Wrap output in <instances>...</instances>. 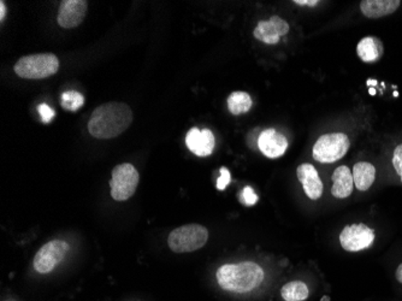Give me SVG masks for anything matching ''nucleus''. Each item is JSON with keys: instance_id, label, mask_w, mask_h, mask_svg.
<instances>
[{"instance_id": "1", "label": "nucleus", "mask_w": 402, "mask_h": 301, "mask_svg": "<svg viewBox=\"0 0 402 301\" xmlns=\"http://www.w3.org/2000/svg\"><path fill=\"white\" fill-rule=\"evenodd\" d=\"M133 111L127 104L106 103L95 108L88 122V131L97 139H113L127 131Z\"/></svg>"}, {"instance_id": "2", "label": "nucleus", "mask_w": 402, "mask_h": 301, "mask_svg": "<svg viewBox=\"0 0 402 301\" xmlns=\"http://www.w3.org/2000/svg\"><path fill=\"white\" fill-rule=\"evenodd\" d=\"M264 279L262 266L253 261H242L237 264H226L217 271L219 287L233 293L252 292Z\"/></svg>"}, {"instance_id": "3", "label": "nucleus", "mask_w": 402, "mask_h": 301, "mask_svg": "<svg viewBox=\"0 0 402 301\" xmlns=\"http://www.w3.org/2000/svg\"><path fill=\"white\" fill-rule=\"evenodd\" d=\"M59 60L55 54H39L26 56L15 65V72L22 79L41 80L58 72Z\"/></svg>"}, {"instance_id": "4", "label": "nucleus", "mask_w": 402, "mask_h": 301, "mask_svg": "<svg viewBox=\"0 0 402 301\" xmlns=\"http://www.w3.org/2000/svg\"><path fill=\"white\" fill-rule=\"evenodd\" d=\"M208 230L200 225H185L172 230L167 243L175 253H190L205 246L208 243Z\"/></svg>"}, {"instance_id": "5", "label": "nucleus", "mask_w": 402, "mask_h": 301, "mask_svg": "<svg viewBox=\"0 0 402 301\" xmlns=\"http://www.w3.org/2000/svg\"><path fill=\"white\" fill-rule=\"evenodd\" d=\"M351 146L348 136L344 133L321 135L312 149L313 158L319 163H335L346 156Z\"/></svg>"}, {"instance_id": "6", "label": "nucleus", "mask_w": 402, "mask_h": 301, "mask_svg": "<svg viewBox=\"0 0 402 301\" xmlns=\"http://www.w3.org/2000/svg\"><path fill=\"white\" fill-rule=\"evenodd\" d=\"M139 180V172L131 164H119L113 169L112 177L110 181L111 197L116 202L128 200L135 193Z\"/></svg>"}, {"instance_id": "7", "label": "nucleus", "mask_w": 402, "mask_h": 301, "mask_svg": "<svg viewBox=\"0 0 402 301\" xmlns=\"http://www.w3.org/2000/svg\"><path fill=\"white\" fill-rule=\"evenodd\" d=\"M69 245L62 240H53L46 243L34 257V268L40 274H49L68 253Z\"/></svg>"}, {"instance_id": "8", "label": "nucleus", "mask_w": 402, "mask_h": 301, "mask_svg": "<svg viewBox=\"0 0 402 301\" xmlns=\"http://www.w3.org/2000/svg\"><path fill=\"white\" fill-rule=\"evenodd\" d=\"M375 241V231L365 225L346 227L340 234V243L348 252H359L370 247Z\"/></svg>"}, {"instance_id": "9", "label": "nucleus", "mask_w": 402, "mask_h": 301, "mask_svg": "<svg viewBox=\"0 0 402 301\" xmlns=\"http://www.w3.org/2000/svg\"><path fill=\"white\" fill-rule=\"evenodd\" d=\"M290 32V24L278 16H272L269 21L258 23L254 29V38L267 45H275L280 41V36Z\"/></svg>"}, {"instance_id": "10", "label": "nucleus", "mask_w": 402, "mask_h": 301, "mask_svg": "<svg viewBox=\"0 0 402 301\" xmlns=\"http://www.w3.org/2000/svg\"><path fill=\"white\" fill-rule=\"evenodd\" d=\"M88 3L85 0H64L59 8L58 24L60 27L75 28L81 24L86 17Z\"/></svg>"}, {"instance_id": "11", "label": "nucleus", "mask_w": 402, "mask_h": 301, "mask_svg": "<svg viewBox=\"0 0 402 301\" xmlns=\"http://www.w3.org/2000/svg\"><path fill=\"white\" fill-rule=\"evenodd\" d=\"M258 147L264 156L274 159L285 154L288 147V141L285 135L280 134L275 129H267L259 136Z\"/></svg>"}, {"instance_id": "12", "label": "nucleus", "mask_w": 402, "mask_h": 301, "mask_svg": "<svg viewBox=\"0 0 402 301\" xmlns=\"http://www.w3.org/2000/svg\"><path fill=\"white\" fill-rule=\"evenodd\" d=\"M185 144L190 149V152L194 153L195 156L206 157L213 152L215 136H213L212 131L208 129L200 131L198 128H193L187 133Z\"/></svg>"}, {"instance_id": "13", "label": "nucleus", "mask_w": 402, "mask_h": 301, "mask_svg": "<svg viewBox=\"0 0 402 301\" xmlns=\"http://www.w3.org/2000/svg\"><path fill=\"white\" fill-rule=\"evenodd\" d=\"M296 175L301 184L303 190L308 198L312 200H318L323 194V182H321L319 174L316 168L312 164H301L299 165Z\"/></svg>"}, {"instance_id": "14", "label": "nucleus", "mask_w": 402, "mask_h": 301, "mask_svg": "<svg viewBox=\"0 0 402 301\" xmlns=\"http://www.w3.org/2000/svg\"><path fill=\"white\" fill-rule=\"evenodd\" d=\"M400 4V0H364L360 3V10L365 17L376 19L393 14Z\"/></svg>"}, {"instance_id": "15", "label": "nucleus", "mask_w": 402, "mask_h": 301, "mask_svg": "<svg viewBox=\"0 0 402 301\" xmlns=\"http://www.w3.org/2000/svg\"><path fill=\"white\" fill-rule=\"evenodd\" d=\"M333 187H331V194L335 198L344 199L348 198L352 194L354 188V181H353L352 171L349 168L339 167L333 174Z\"/></svg>"}, {"instance_id": "16", "label": "nucleus", "mask_w": 402, "mask_h": 301, "mask_svg": "<svg viewBox=\"0 0 402 301\" xmlns=\"http://www.w3.org/2000/svg\"><path fill=\"white\" fill-rule=\"evenodd\" d=\"M357 54L362 62H365V63H376L383 57V42L376 36H366V38L359 41Z\"/></svg>"}, {"instance_id": "17", "label": "nucleus", "mask_w": 402, "mask_h": 301, "mask_svg": "<svg viewBox=\"0 0 402 301\" xmlns=\"http://www.w3.org/2000/svg\"><path fill=\"white\" fill-rule=\"evenodd\" d=\"M353 181L359 190L365 192L374 184L376 168L367 162H359L353 168Z\"/></svg>"}, {"instance_id": "18", "label": "nucleus", "mask_w": 402, "mask_h": 301, "mask_svg": "<svg viewBox=\"0 0 402 301\" xmlns=\"http://www.w3.org/2000/svg\"><path fill=\"white\" fill-rule=\"evenodd\" d=\"M280 295L285 301H303L310 295L308 287L301 281H292L280 289Z\"/></svg>"}, {"instance_id": "19", "label": "nucleus", "mask_w": 402, "mask_h": 301, "mask_svg": "<svg viewBox=\"0 0 402 301\" xmlns=\"http://www.w3.org/2000/svg\"><path fill=\"white\" fill-rule=\"evenodd\" d=\"M252 108V99L246 92H234L228 98V108L233 115L239 116L242 113H249Z\"/></svg>"}, {"instance_id": "20", "label": "nucleus", "mask_w": 402, "mask_h": 301, "mask_svg": "<svg viewBox=\"0 0 402 301\" xmlns=\"http://www.w3.org/2000/svg\"><path fill=\"white\" fill-rule=\"evenodd\" d=\"M60 104H62V106L65 110L77 111L85 104V98H83V95L81 93H78L76 90H68V92H64L63 95H62Z\"/></svg>"}, {"instance_id": "21", "label": "nucleus", "mask_w": 402, "mask_h": 301, "mask_svg": "<svg viewBox=\"0 0 402 301\" xmlns=\"http://www.w3.org/2000/svg\"><path fill=\"white\" fill-rule=\"evenodd\" d=\"M240 202L247 206H253L254 204L258 202V195L254 193L252 187H244L242 192L240 194Z\"/></svg>"}, {"instance_id": "22", "label": "nucleus", "mask_w": 402, "mask_h": 301, "mask_svg": "<svg viewBox=\"0 0 402 301\" xmlns=\"http://www.w3.org/2000/svg\"><path fill=\"white\" fill-rule=\"evenodd\" d=\"M393 167L402 182V144L399 145L393 154Z\"/></svg>"}, {"instance_id": "23", "label": "nucleus", "mask_w": 402, "mask_h": 301, "mask_svg": "<svg viewBox=\"0 0 402 301\" xmlns=\"http://www.w3.org/2000/svg\"><path fill=\"white\" fill-rule=\"evenodd\" d=\"M37 111L40 113L41 120L44 123H50L52 118L55 117V111L47 105V104H40L37 106Z\"/></svg>"}, {"instance_id": "24", "label": "nucleus", "mask_w": 402, "mask_h": 301, "mask_svg": "<svg viewBox=\"0 0 402 301\" xmlns=\"http://www.w3.org/2000/svg\"><path fill=\"white\" fill-rule=\"evenodd\" d=\"M231 172L226 168H221V176L217 181V189L218 190H224L226 186L231 184Z\"/></svg>"}, {"instance_id": "25", "label": "nucleus", "mask_w": 402, "mask_h": 301, "mask_svg": "<svg viewBox=\"0 0 402 301\" xmlns=\"http://www.w3.org/2000/svg\"><path fill=\"white\" fill-rule=\"evenodd\" d=\"M294 3L301 5V6H316L318 4L317 0H295Z\"/></svg>"}, {"instance_id": "26", "label": "nucleus", "mask_w": 402, "mask_h": 301, "mask_svg": "<svg viewBox=\"0 0 402 301\" xmlns=\"http://www.w3.org/2000/svg\"><path fill=\"white\" fill-rule=\"evenodd\" d=\"M0 9H1V14H0V19L4 21L5 14H6V9H5V3L1 1L0 3Z\"/></svg>"}, {"instance_id": "27", "label": "nucleus", "mask_w": 402, "mask_h": 301, "mask_svg": "<svg viewBox=\"0 0 402 301\" xmlns=\"http://www.w3.org/2000/svg\"><path fill=\"white\" fill-rule=\"evenodd\" d=\"M396 279L400 284H402V264H400L398 269H396Z\"/></svg>"}, {"instance_id": "28", "label": "nucleus", "mask_w": 402, "mask_h": 301, "mask_svg": "<svg viewBox=\"0 0 402 301\" xmlns=\"http://www.w3.org/2000/svg\"><path fill=\"white\" fill-rule=\"evenodd\" d=\"M321 301H329V297H324L321 299Z\"/></svg>"}]
</instances>
